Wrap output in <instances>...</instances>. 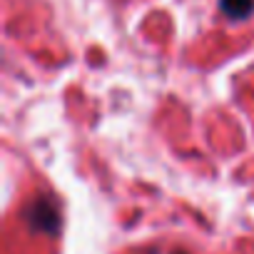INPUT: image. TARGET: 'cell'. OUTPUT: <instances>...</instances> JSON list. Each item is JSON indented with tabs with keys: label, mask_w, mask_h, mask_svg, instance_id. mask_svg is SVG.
I'll list each match as a JSON object with an SVG mask.
<instances>
[{
	"label": "cell",
	"mask_w": 254,
	"mask_h": 254,
	"mask_svg": "<svg viewBox=\"0 0 254 254\" xmlns=\"http://www.w3.org/2000/svg\"><path fill=\"white\" fill-rule=\"evenodd\" d=\"M175 254H185V252H175Z\"/></svg>",
	"instance_id": "obj_3"
},
{
	"label": "cell",
	"mask_w": 254,
	"mask_h": 254,
	"mask_svg": "<svg viewBox=\"0 0 254 254\" xmlns=\"http://www.w3.org/2000/svg\"><path fill=\"white\" fill-rule=\"evenodd\" d=\"M28 219L33 222V227L45 229V232H55L58 229V209L48 202V199H38L30 209H28Z\"/></svg>",
	"instance_id": "obj_1"
},
{
	"label": "cell",
	"mask_w": 254,
	"mask_h": 254,
	"mask_svg": "<svg viewBox=\"0 0 254 254\" xmlns=\"http://www.w3.org/2000/svg\"><path fill=\"white\" fill-rule=\"evenodd\" d=\"M219 8L232 20H244L254 13V0H219Z\"/></svg>",
	"instance_id": "obj_2"
}]
</instances>
